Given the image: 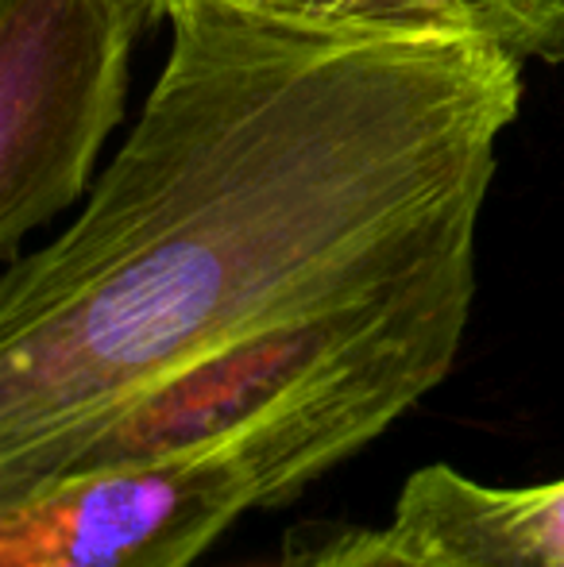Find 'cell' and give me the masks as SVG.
Instances as JSON below:
<instances>
[{"label":"cell","instance_id":"1","mask_svg":"<svg viewBox=\"0 0 564 567\" xmlns=\"http://www.w3.org/2000/svg\"><path fill=\"white\" fill-rule=\"evenodd\" d=\"M113 163L0 282V478L174 367L475 251L522 62L163 0Z\"/></svg>","mask_w":564,"mask_h":567},{"label":"cell","instance_id":"2","mask_svg":"<svg viewBox=\"0 0 564 567\" xmlns=\"http://www.w3.org/2000/svg\"><path fill=\"white\" fill-rule=\"evenodd\" d=\"M472 301L475 251H464L236 337L62 433L0 478V502L240 436L290 441L329 475L449 379Z\"/></svg>","mask_w":564,"mask_h":567},{"label":"cell","instance_id":"3","mask_svg":"<svg viewBox=\"0 0 564 567\" xmlns=\"http://www.w3.org/2000/svg\"><path fill=\"white\" fill-rule=\"evenodd\" d=\"M317 478L275 436L78 471L0 502V567H189L236 517L286 506Z\"/></svg>","mask_w":564,"mask_h":567},{"label":"cell","instance_id":"4","mask_svg":"<svg viewBox=\"0 0 564 567\" xmlns=\"http://www.w3.org/2000/svg\"><path fill=\"white\" fill-rule=\"evenodd\" d=\"M163 0H0V251L93 186Z\"/></svg>","mask_w":564,"mask_h":567},{"label":"cell","instance_id":"5","mask_svg":"<svg viewBox=\"0 0 564 567\" xmlns=\"http://www.w3.org/2000/svg\"><path fill=\"white\" fill-rule=\"evenodd\" d=\"M387 529L433 567H564V478L491 486L429 463L407 478Z\"/></svg>","mask_w":564,"mask_h":567},{"label":"cell","instance_id":"6","mask_svg":"<svg viewBox=\"0 0 564 567\" xmlns=\"http://www.w3.org/2000/svg\"><path fill=\"white\" fill-rule=\"evenodd\" d=\"M275 20L363 35H460L564 66V0H225Z\"/></svg>","mask_w":564,"mask_h":567},{"label":"cell","instance_id":"7","mask_svg":"<svg viewBox=\"0 0 564 567\" xmlns=\"http://www.w3.org/2000/svg\"><path fill=\"white\" fill-rule=\"evenodd\" d=\"M317 567H433L410 556L391 529H352V525H325L321 564Z\"/></svg>","mask_w":564,"mask_h":567},{"label":"cell","instance_id":"8","mask_svg":"<svg viewBox=\"0 0 564 567\" xmlns=\"http://www.w3.org/2000/svg\"><path fill=\"white\" fill-rule=\"evenodd\" d=\"M321 537L325 525H298V529H290L279 567H317L321 564Z\"/></svg>","mask_w":564,"mask_h":567}]
</instances>
